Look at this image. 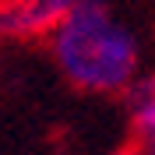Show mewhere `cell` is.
Masks as SVG:
<instances>
[{
    "label": "cell",
    "instance_id": "6da1fadb",
    "mask_svg": "<svg viewBox=\"0 0 155 155\" xmlns=\"http://www.w3.org/2000/svg\"><path fill=\"white\" fill-rule=\"evenodd\" d=\"M49 57L78 92L124 95L141 74V39L113 0H74L49 32Z\"/></svg>",
    "mask_w": 155,
    "mask_h": 155
},
{
    "label": "cell",
    "instance_id": "7a4b0ae2",
    "mask_svg": "<svg viewBox=\"0 0 155 155\" xmlns=\"http://www.w3.org/2000/svg\"><path fill=\"white\" fill-rule=\"evenodd\" d=\"M74 0H0V39H49Z\"/></svg>",
    "mask_w": 155,
    "mask_h": 155
},
{
    "label": "cell",
    "instance_id": "3957f363",
    "mask_svg": "<svg viewBox=\"0 0 155 155\" xmlns=\"http://www.w3.org/2000/svg\"><path fill=\"white\" fill-rule=\"evenodd\" d=\"M130 145L141 155H155V71H141L124 92Z\"/></svg>",
    "mask_w": 155,
    "mask_h": 155
},
{
    "label": "cell",
    "instance_id": "277c9868",
    "mask_svg": "<svg viewBox=\"0 0 155 155\" xmlns=\"http://www.w3.org/2000/svg\"><path fill=\"white\" fill-rule=\"evenodd\" d=\"M113 155H141V152H137V148L130 145V148H120V152H113Z\"/></svg>",
    "mask_w": 155,
    "mask_h": 155
}]
</instances>
